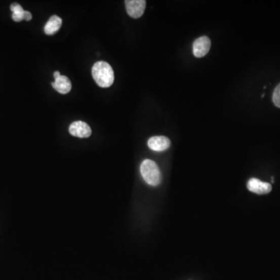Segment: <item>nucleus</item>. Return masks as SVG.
Segmentation results:
<instances>
[{"label":"nucleus","mask_w":280,"mask_h":280,"mask_svg":"<svg viewBox=\"0 0 280 280\" xmlns=\"http://www.w3.org/2000/svg\"><path fill=\"white\" fill-rule=\"evenodd\" d=\"M92 76L96 84L103 88H109L114 81L112 67L104 61L96 62L92 67Z\"/></svg>","instance_id":"nucleus-1"},{"label":"nucleus","mask_w":280,"mask_h":280,"mask_svg":"<svg viewBox=\"0 0 280 280\" xmlns=\"http://www.w3.org/2000/svg\"><path fill=\"white\" fill-rule=\"evenodd\" d=\"M61 74L59 71H56V72H54V78H55V79H57V78H59Z\"/></svg>","instance_id":"nucleus-13"},{"label":"nucleus","mask_w":280,"mask_h":280,"mask_svg":"<svg viewBox=\"0 0 280 280\" xmlns=\"http://www.w3.org/2000/svg\"><path fill=\"white\" fill-rule=\"evenodd\" d=\"M52 85L54 89L62 94H68L72 89L70 79L67 76H62V75L55 79V82L52 83Z\"/></svg>","instance_id":"nucleus-8"},{"label":"nucleus","mask_w":280,"mask_h":280,"mask_svg":"<svg viewBox=\"0 0 280 280\" xmlns=\"http://www.w3.org/2000/svg\"><path fill=\"white\" fill-rule=\"evenodd\" d=\"M211 47V41L207 36L198 37L193 43V54L196 58L207 56Z\"/></svg>","instance_id":"nucleus-4"},{"label":"nucleus","mask_w":280,"mask_h":280,"mask_svg":"<svg viewBox=\"0 0 280 280\" xmlns=\"http://www.w3.org/2000/svg\"><path fill=\"white\" fill-rule=\"evenodd\" d=\"M272 101L276 107L280 108V84L275 88L272 96Z\"/></svg>","instance_id":"nucleus-11"},{"label":"nucleus","mask_w":280,"mask_h":280,"mask_svg":"<svg viewBox=\"0 0 280 280\" xmlns=\"http://www.w3.org/2000/svg\"><path fill=\"white\" fill-rule=\"evenodd\" d=\"M171 141L166 136H153L148 140L149 149L156 152L165 151L170 147Z\"/></svg>","instance_id":"nucleus-7"},{"label":"nucleus","mask_w":280,"mask_h":280,"mask_svg":"<svg viewBox=\"0 0 280 280\" xmlns=\"http://www.w3.org/2000/svg\"><path fill=\"white\" fill-rule=\"evenodd\" d=\"M125 4L128 14L133 18H139L144 14L146 6L145 0H126Z\"/></svg>","instance_id":"nucleus-3"},{"label":"nucleus","mask_w":280,"mask_h":280,"mask_svg":"<svg viewBox=\"0 0 280 280\" xmlns=\"http://www.w3.org/2000/svg\"><path fill=\"white\" fill-rule=\"evenodd\" d=\"M69 133L72 136L79 138H88L92 131L89 125L82 121L74 122L69 126Z\"/></svg>","instance_id":"nucleus-6"},{"label":"nucleus","mask_w":280,"mask_h":280,"mask_svg":"<svg viewBox=\"0 0 280 280\" xmlns=\"http://www.w3.org/2000/svg\"><path fill=\"white\" fill-rule=\"evenodd\" d=\"M140 172L148 185L157 186L161 182V173L157 165L151 159L143 161L140 166Z\"/></svg>","instance_id":"nucleus-2"},{"label":"nucleus","mask_w":280,"mask_h":280,"mask_svg":"<svg viewBox=\"0 0 280 280\" xmlns=\"http://www.w3.org/2000/svg\"><path fill=\"white\" fill-rule=\"evenodd\" d=\"M10 10L13 12V20L16 22H20L24 20V14H25V10L23 9V7L19 4H11L10 6Z\"/></svg>","instance_id":"nucleus-10"},{"label":"nucleus","mask_w":280,"mask_h":280,"mask_svg":"<svg viewBox=\"0 0 280 280\" xmlns=\"http://www.w3.org/2000/svg\"><path fill=\"white\" fill-rule=\"evenodd\" d=\"M62 24V18L56 15L52 16L45 26V33L47 35H52V34H56V32L60 29Z\"/></svg>","instance_id":"nucleus-9"},{"label":"nucleus","mask_w":280,"mask_h":280,"mask_svg":"<svg viewBox=\"0 0 280 280\" xmlns=\"http://www.w3.org/2000/svg\"><path fill=\"white\" fill-rule=\"evenodd\" d=\"M31 13L29 12V11H26L25 10V14H24V20H27V21H29V20H31Z\"/></svg>","instance_id":"nucleus-12"},{"label":"nucleus","mask_w":280,"mask_h":280,"mask_svg":"<svg viewBox=\"0 0 280 280\" xmlns=\"http://www.w3.org/2000/svg\"><path fill=\"white\" fill-rule=\"evenodd\" d=\"M248 189L258 195L268 194L272 191V185L270 183L264 182L258 178H251L248 182Z\"/></svg>","instance_id":"nucleus-5"}]
</instances>
